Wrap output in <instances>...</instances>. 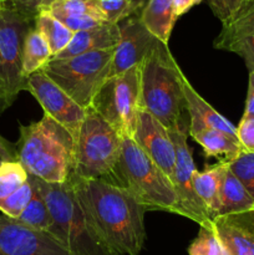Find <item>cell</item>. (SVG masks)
I'll use <instances>...</instances> for the list:
<instances>
[{
	"mask_svg": "<svg viewBox=\"0 0 254 255\" xmlns=\"http://www.w3.org/2000/svg\"><path fill=\"white\" fill-rule=\"evenodd\" d=\"M213 224L231 255H254V209L217 217Z\"/></svg>",
	"mask_w": 254,
	"mask_h": 255,
	"instance_id": "16",
	"label": "cell"
},
{
	"mask_svg": "<svg viewBox=\"0 0 254 255\" xmlns=\"http://www.w3.org/2000/svg\"><path fill=\"white\" fill-rule=\"evenodd\" d=\"M122 136L94 110L86 116L74 142V172L85 179H106L112 176L121 154Z\"/></svg>",
	"mask_w": 254,
	"mask_h": 255,
	"instance_id": "6",
	"label": "cell"
},
{
	"mask_svg": "<svg viewBox=\"0 0 254 255\" xmlns=\"http://www.w3.org/2000/svg\"><path fill=\"white\" fill-rule=\"evenodd\" d=\"M139 16L152 35L168 45L171 32L177 21L173 15L172 0H148L139 12Z\"/></svg>",
	"mask_w": 254,
	"mask_h": 255,
	"instance_id": "21",
	"label": "cell"
},
{
	"mask_svg": "<svg viewBox=\"0 0 254 255\" xmlns=\"http://www.w3.org/2000/svg\"><path fill=\"white\" fill-rule=\"evenodd\" d=\"M47 204L54 236L72 255H117L99 233L80 203L71 179L65 183H46L29 174Z\"/></svg>",
	"mask_w": 254,
	"mask_h": 255,
	"instance_id": "2",
	"label": "cell"
},
{
	"mask_svg": "<svg viewBox=\"0 0 254 255\" xmlns=\"http://www.w3.org/2000/svg\"><path fill=\"white\" fill-rule=\"evenodd\" d=\"M35 29L42 35L52 52V57L66 49L72 40L74 32L49 11H41L35 19Z\"/></svg>",
	"mask_w": 254,
	"mask_h": 255,
	"instance_id": "24",
	"label": "cell"
},
{
	"mask_svg": "<svg viewBox=\"0 0 254 255\" xmlns=\"http://www.w3.org/2000/svg\"><path fill=\"white\" fill-rule=\"evenodd\" d=\"M35 20L15 10L6 0H0V114L11 106L26 87L22 72V49Z\"/></svg>",
	"mask_w": 254,
	"mask_h": 255,
	"instance_id": "7",
	"label": "cell"
},
{
	"mask_svg": "<svg viewBox=\"0 0 254 255\" xmlns=\"http://www.w3.org/2000/svg\"><path fill=\"white\" fill-rule=\"evenodd\" d=\"M89 109L122 137L132 138L139 111V66L106 80L96 91Z\"/></svg>",
	"mask_w": 254,
	"mask_h": 255,
	"instance_id": "9",
	"label": "cell"
},
{
	"mask_svg": "<svg viewBox=\"0 0 254 255\" xmlns=\"http://www.w3.org/2000/svg\"><path fill=\"white\" fill-rule=\"evenodd\" d=\"M25 90L36 99L44 110V116L50 117L66 129L75 142L86 116V110L77 105L41 70L27 77Z\"/></svg>",
	"mask_w": 254,
	"mask_h": 255,
	"instance_id": "11",
	"label": "cell"
},
{
	"mask_svg": "<svg viewBox=\"0 0 254 255\" xmlns=\"http://www.w3.org/2000/svg\"><path fill=\"white\" fill-rule=\"evenodd\" d=\"M237 138L243 151L254 153V117L242 116L237 126Z\"/></svg>",
	"mask_w": 254,
	"mask_h": 255,
	"instance_id": "35",
	"label": "cell"
},
{
	"mask_svg": "<svg viewBox=\"0 0 254 255\" xmlns=\"http://www.w3.org/2000/svg\"><path fill=\"white\" fill-rule=\"evenodd\" d=\"M32 192H34V186L27 178L26 183L22 184L16 192H14L6 199L0 202V212L9 218L17 219L26 208L29 202L31 201Z\"/></svg>",
	"mask_w": 254,
	"mask_h": 255,
	"instance_id": "29",
	"label": "cell"
},
{
	"mask_svg": "<svg viewBox=\"0 0 254 255\" xmlns=\"http://www.w3.org/2000/svg\"><path fill=\"white\" fill-rule=\"evenodd\" d=\"M128 1L131 2V5H132V7H133L134 11L141 12L142 9L146 6V4L148 0H128Z\"/></svg>",
	"mask_w": 254,
	"mask_h": 255,
	"instance_id": "39",
	"label": "cell"
},
{
	"mask_svg": "<svg viewBox=\"0 0 254 255\" xmlns=\"http://www.w3.org/2000/svg\"><path fill=\"white\" fill-rule=\"evenodd\" d=\"M75 193L87 217L117 255H139L146 241V208L127 189L106 179L71 173Z\"/></svg>",
	"mask_w": 254,
	"mask_h": 255,
	"instance_id": "1",
	"label": "cell"
},
{
	"mask_svg": "<svg viewBox=\"0 0 254 255\" xmlns=\"http://www.w3.org/2000/svg\"><path fill=\"white\" fill-rule=\"evenodd\" d=\"M120 41V29L117 24H102L94 29L74 32L72 40L66 49L52 57L51 60H62L77 55L86 54L99 50H111L117 46Z\"/></svg>",
	"mask_w": 254,
	"mask_h": 255,
	"instance_id": "17",
	"label": "cell"
},
{
	"mask_svg": "<svg viewBox=\"0 0 254 255\" xmlns=\"http://www.w3.org/2000/svg\"><path fill=\"white\" fill-rule=\"evenodd\" d=\"M0 255H72L50 233L0 216Z\"/></svg>",
	"mask_w": 254,
	"mask_h": 255,
	"instance_id": "13",
	"label": "cell"
},
{
	"mask_svg": "<svg viewBox=\"0 0 254 255\" xmlns=\"http://www.w3.org/2000/svg\"><path fill=\"white\" fill-rule=\"evenodd\" d=\"M109 182L127 189L147 212L177 214L178 198L172 181L129 137H122L121 154Z\"/></svg>",
	"mask_w": 254,
	"mask_h": 255,
	"instance_id": "5",
	"label": "cell"
},
{
	"mask_svg": "<svg viewBox=\"0 0 254 255\" xmlns=\"http://www.w3.org/2000/svg\"><path fill=\"white\" fill-rule=\"evenodd\" d=\"M31 182V181H30ZM32 183V182H31ZM34 186V184H32ZM17 221L31 228L39 229V231L47 232L52 224L51 214H50L47 204L45 202L44 197L40 193L39 189L34 186V192H32L31 201L24 209L21 216L17 218Z\"/></svg>",
	"mask_w": 254,
	"mask_h": 255,
	"instance_id": "25",
	"label": "cell"
},
{
	"mask_svg": "<svg viewBox=\"0 0 254 255\" xmlns=\"http://www.w3.org/2000/svg\"><path fill=\"white\" fill-rule=\"evenodd\" d=\"M168 132L176 149L173 184L178 198L177 214L196 222L199 227L213 226L208 211L194 189V173L197 168L187 142L188 131L186 125L182 122L178 128Z\"/></svg>",
	"mask_w": 254,
	"mask_h": 255,
	"instance_id": "10",
	"label": "cell"
},
{
	"mask_svg": "<svg viewBox=\"0 0 254 255\" xmlns=\"http://www.w3.org/2000/svg\"><path fill=\"white\" fill-rule=\"evenodd\" d=\"M54 17L61 21L72 32L84 31V30L94 29L100 25L106 24V22L101 21L94 16H89V15H56Z\"/></svg>",
	"mask_w": 254,
	"mask_h": 255,
	"instance_id": "33",
	"label": "cell"
},
{
	"mask_svg": "<svg viewBox=\"0 0 254 255\" xmlns=\"http://www.w3.org/2000/svg\"><path fill=\"white\" fill-rule=\"evenodd\" d=\"M228 163L229 171L239 179L254 201V153L243 151Z\"/></svg>",
	"mask_w": 254,
	"mask_h": 255,
	"instance_id": "30",
	"label": "cell"
},
{
	"mask_svg": "<svg viewBox=\"0 0 254 255\" xmlns=\"http://www.w3.org/2000/svg\"><path fill=\"white\" fill-rule=\"evenodd\" d=\"M203 0H172V7H173V15L176 19L181 17L186 12H188L196 5L201 4Z\"/></svg>",
	"mask_w": 254,
	"mask_h": 255,
	"instance_id": "37",
	"label": "cell"
},
{
	"mask_svg": "<svg viewBox=\"0 0 254 255\" xmlns=\"http://www.w3.org/2000/svg\"><path fill=\"white\" fill-rule=\"evenodd\" d=\"M46 11H49L52 16H56V15H89V16H94L106 22L94 0H60V1L54 2Z\"/></svg>",
	"mask_w": 254,
	"mask_h": 255,
	"instance_id": "28",
	"label": "cell"
},
{
	"mask_svg": "<svg viewBox=\"0 0 254 255\" xmlns=\"http://www.w3.org/2000/svg\"><path fill=\"white\" fill-rule=\"evenodd\" d=\"M117 25L120 29V41L115 47L111 64L106 72V80L139 66L147 54L159 41L144 26L139 12L126 17Z\"/></svg>",
	"mask_w": 254,
	"mask_h": 255,
	"instance_id": "12",
	"label": "cell"
},
{
	"mask_svg": "<svg viewBox=\"0 0 254 255\" xmlns=\"http://www.w3.org/2000/svg\"><path fill=\"white\" fill-rule=\"evenodd\" d=\"M15 10L29 19L35 20L41 11H46L54 2L60 0H6Z\"/></svg>",
	"mask_w": 254,
	"mask_h": 255,
	"instance_id": "32",
	"label": "cell"
},
{
	"mask_svg": "<svg viewBox=\"0 0 254 255\" xmlns=\"http://www.w3.org/2000/svg\"><path fill=\"white\" fill-rule=\"evenodd\" d=\"M29 173L19 161L0 162V202L26 183Z\"/></svg>",
	"mask_w": 254,
	"mask_h": 255,
	"instance_id": "27",
	"label": "cell"
},
{
	"mask_svg": "<svg viewBox=\"0 0 254 255\" xmlns=\"http://www.w3.org/2000/svg\"><path fill=\"white\" fill-rule=\"evenodd\" d=\"M0 159L1 161H17L16 144L11 143L0 134Z\"/></svg>",
	"mask_w": 254,
	"mask_h": 255,
	"instance_id": "36",
	"label": "cell"
},
{
	"mask_svg": "<svg viewBox=\"0 0 254 255\" xmlns=\"http://www.w3.org/2000/svg\"><path fill=\"white\" fill-rule=\"evenodd\" d=\"M243 116L254 117V71L249 72L248 94H247L246 109H244Z\"/></svg>",
	"mask_w": 254,
	"mask_h": 255,
	"instance_id": "38",
	"label": "cell"
},
{
	"mask_svg": "<svg viewBox=\"0 0 254 255\" xmlns=\"http://www.w3.org/2000/svg\"><path fill=\"white\" fill-rule=\"evenodd\" d=\"M52 59V52L42 35L32 27L26 35L22 49V72L25 77L40 71Z\"/></svg>",
	"mask_w": 254,
	"mask_h": 255,
	"instance_id": "23",
	"label": "cell"
},
{
	"mask_svg": "<svg viewBox=\"0 0 254 255\" xmlns=\"http://www.w3.org/2000/svg\"><path fill=\"white\" fill-rule=\"evenodd\" d=\"M17 161L46 183H65L74 172V138L50 117L20 125Z\"/></svg>",
	"mask_w": 254,
	"mask_h": 255,
	"instance_id": "4",
	"label": "cell"
},
{
	"mask_svg": "<svg viewBox=\"0 0 254 255\" xmlns=\"http://www.w3.org/2000/svg\"><path fill=\"white\" fill-rule=\"evenodd\" d=\"M228 168V162L219 161L213 166L206 167L204 171H196L194 173V189L199 199L203 202L212 221L218 216L222 184Z\"/></svg>",
	"mask_w": 254,
	"mask_h": 255,
	"instance_id": "20",
	"label": "cell"
},
{
	"mask_svg": "<svg viewBox=\"0 0 254 255\" xmlns=\"http://www.w3.org/2000/svg\"><path fill=\"white\" fill-rule=\"evenodd\" d=\"M132 139L173 183L176 149L168 129L148 112L139 110L137 115L136 131Z\"/></svg>",
	"mask_w": 254,
	"mask_h": 255,
	"instance_id": "14",
	"label": "cell"
},
{
	"mask_svg": "<svg viewBox=\"0 0 254 255\" xmlns=\"http://www.w3.org/2000/svg\"><path fill=\"white\" fill-rule=\"evenodd\" d=\"M182 76L168 45L161 41L139 64V110L152 115L168 131L177 129L183 122L186 100Z\"/></svg>",
	"mask_w": 254,
	"mask_h": 255,
	"instance_id": "3",
	"label": "cell"
},
{
	"mask_svg": "<svg viewBox=\"0 0 254 255\" xmlns=\"http://www.w3.org/2000/svg\"><path fill=\"white\" fill-rule=\"evenodd\" d=\"M101 11L105 21L109 24H119L131 15L137 14L128 0H94Z\"/></svg>",
	"mask_w": 254,
	"mask_h": 255,
	"instance_id": "31",
	"label": "cell"
},
{
	"mask_svg": "<svg viewBox=\"0 0 254 255\" xmlns=\"http://www.w3.org/2000/svg\"><path fill=\"white\" fill-rule=\"evenodd\" d=\"M188 134L201 144L206 157H217L222 161L231 162L243 152L238 139L203 125H189Z\"/></svg>",
	"mask_w": 254,
	"mask_h": 255,
	"instance_id": "19",
	"label": "cell"
},
{
	"mask_svg": "<svg viewBox=\"0 0 254 255\" xmlns=\"http://www.w3.org/2000/svg\"><path fill=\"white\" fill-rule=\"evenodd\" d=\"M188 255H231L216 227H199L197 238L188 247Z\"/></svg>",
	"mask_w": 254,
	"mask_h": 255,
	"instance_id": "26",
	"label": "cell"
},
{
	"mask_svg": "<svg viewBox=\"0 0 254 255\" xmlns=\"http://www.w3.org/2000/svg\"><path fill=\"white\" fill-rule=\"evenodd\" d=\"M207 2L222 24L231 21L241 10V0H207Z\"/></svg>",
	"mask_w": 254,
	"mask_h": 255,
	"instance_id": "34",
	"label": "cell"
},
{
	"mask_svg": "<svg viewBox=\"0 0 254 255\" xmlns=\"http://www.w3.org/2000/svg\"><path fill=\"white\" fill-rule=\"evenodd\" d=\"M253 198L249 196L243 184L228 168L223 179V184H222L221 207H219L217 217L244 213V212L253 211Z\"/></svg>",
	"mask_w": 254,
	"mask_h": 255,
	"instance_id": "22",
	"label": "cell"
},
{
	"mask_svg": "<svg viewBox=\"0 0 254 255\" xmlns=\"http://www.w3.org/2000/svg\"><path fill=\"white\" fill-rule=\"evenodd\" d=\"M251 1H252V0H241V10L243 9L246 5H248ZM241 10H239V11H241Z\"/></svg>",
	"mask_w": 254,
	"mask_h": 255,
	"instance_id": "40",
	"label": "cell"
},
{
	"mask_svg": "<svg viewBox=\"0 0 254 255\" xmlns=\"http://www.w3.org/2000/svg\"><path fill=\"white\" fill-rule=\"evenodd\" d=\"M214 47L234 52L244 60L249 72L254 71V0L231 21L222 24L221 32L214 40Z\"/></svg>",
	"mask_w": 254,
	"mask_h": 255,
	"instance_id": "15",
	"label": "cell"
},
{
	"mask_svg": "<svg viewBox=\"0 0 254 255\" xmlns=\"http://www.w3.org/2000/svg\"><path fill=\"white\" fill-rule=\"evenodd\" d=\"M115 49L86 52L62 60H50L41 70L77 105L87 110L106 80Z\"/></svg>",
	"mask_w": 254,
	"mask_h": 255,
	"instance_id": "8",
	"label": "cell"
},
{
	"mask_svg": "<svg viewBox=\"0 0 254 255\" xmlns=\"http://www.w3.org/2000/svg\"><path fill=\"white\" fill-rule=\"evenodd\" d=\"M182 87H183L186 109L191 117V125H203L208 128L217 129L228 136L237 138V127L219 112H217L191 85L186 75L182 76ZM238 139V138H237Z\"/></svg>",
	"mask_w": 254,
	"mask_h": 255,
	"instance_id": "18",
	"label": "cell"
}]
</instances>
